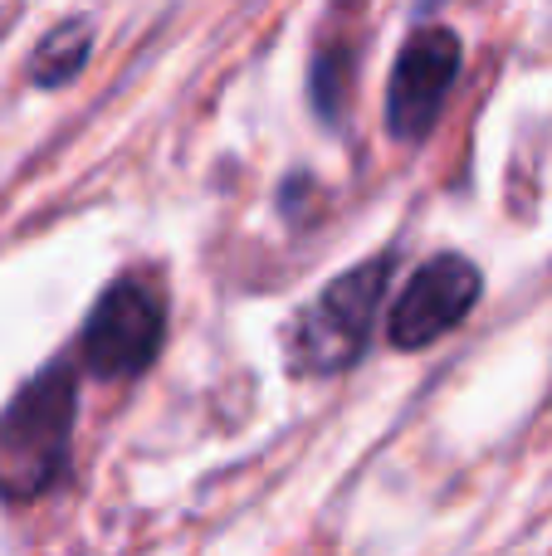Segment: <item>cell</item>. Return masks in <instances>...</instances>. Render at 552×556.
I'll use <instances>...</instances> for the list:
<instances>
[{"label": "cell", "mask_w": 552, "mask_h": 556, "mask_svg": "<svg viewBox=\"0 0 552 556\" xmlns=\"http://www.w3.org/2000/svg\"><path fill=\"white\" fill-rule=\"evenodd\" d=\"M78 415V386L68 362L45 366L15 391V401L0 410V498L29 503L54 489L68 464Z\"/></svg>", "instance_id": "obj_1"}, {"label": "cell", "mask_w": 552, "mask_h": 556, "mask_svg": "<svg viewBox=\"0 0 552 556\" xmlns=\"http://www.w3.org/2000/svg\"><path fill=\"white\" fill-rule=\"evenodd\" d=\"M387 269H391V254L352 264L348 274H338L303 307V317L293 323V337H289V352L299 371L333 376L357 362L372 337V323H377L381 293H387V278H391Z\"/></svg>", "instance_id": "obj_2"}, {"label": "cell", "mask_w": 552, "mask_h": 556, "mask_svg": "<svg viewBox=\"0 0 552 556\" xmlns=\"http://www.w3.org/2000/svg\"><path fill=\"white\" fill-rule=\"evenodd\" d=\"M166 313L162 298L147 278H117L103 298H98L93 317L84 327V362L93 376L108 381H127L142 376L152 366V356L162 352Z\"/></svg>", "instance_id": "obj_3"}, {"label": "cell", "mask_w": 552, "mask_h": 556, "mask_svg": "<svg viewBox=\"0 0 552 556\" xmlns=\"http://www.w3.org/2000/svg\"><path fill=\"white\" fill-rule=\"evenodd\" d=\"M479 269L465 254H436L416 274L406 278L397 307L387 317V337L401 352H421V346L440 342L465 323V313L479 303Z\"/></svg>", "instance_id": "obj_4"}, {"label": "cell", "mask_w": 552, "mask_h": 556, "mask_svg": "<svg viewBox=\"0 0 552 556\" xmlns=\"http://www.w3.org/2000/svg\"><path fill=\"white\" fill-rule=\"evenodd\" d=\"M460 74V39L455 29H421L406 39L387 88V127L401 142H421L436 127L450 88Z\"/></svg>", "instance_id": "obj_5"}, {"label": "cell", "mask_w": 552, "mask_h": 556, "mask_svg": "<svg viewBox=\"0 0 552 556\" xmlns=\"http://www.w3.org/2000/svg\"><path fill=\"white\" fill-rule=\"evenodd\" d=\"M88 49H93V29H88L84 20H64V25L49 29L45 45L35 49L29 74H35V84H64V78H74L78 68H84Z\"/></svg>", "instance_id": "obj_6"}, {"label": "cell", "mask_w": 552, "mask_h": 556, "mask_svg": "<svg viewBox=\"0 0 552 556\" xmlns=\"http://www.w3.org/2000/svg\"><path fill=\"white\" fill-rule=\"evenodd\" d=\"M348 64H352L348 49H328V54H318V64H313V103H318L323 117L342 113V78H348Z\"/></svg>", "instance_id": "obj_7"}]
</instances>
